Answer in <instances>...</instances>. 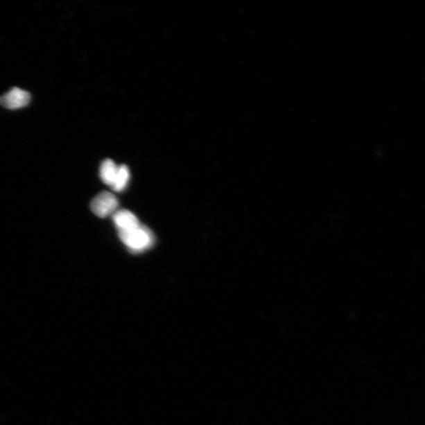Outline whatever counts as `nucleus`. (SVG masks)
Masks as SVG:
<instances>
[{"label":"nucleus","instance_id":"f257e3e1","mask_svg":"<svg viewBox=\"0 0 425 425\" xmlns=\"http://www.w3.org/2000/svg\"><path fill=\"white\" fill-rule=\"evenodd\" d=\"M121 241L134 254L143 253L155 243V236L148 227L142 225L130 231L119 232Z\"/></svg>","mask_w":425,"mask_h":425},{"label":"nucleus","instance_id":"f03ea898","mask_svg":"<svg viewBox=\"0 0 425 425\" xmlns=\"http://www.w3.org/2000/svg\"><path fill=\"white\" fill-rule=\"evenodd\" d=\"M119 200L108 191L102 192L92 201L91 209L96 216L106 218L118 211Z\"/></svg>","mask_w":425,"mask_h":425},{"label":"nucleus","instance_id":"7ed1b4c3","mask_svg":"<svg viewBox=\"0 0 425 425\" xmlns=\"http://www.w3.org/2000/svg\"><path fill=\"white\" fill-rule=\"evenodd\" d=\"M31 100L30 92L19 88H13L0 97V105L7 109L16 110L26 107Z\"/></svg>","mask_w":425,"mask_h":425},{"label":"nucleus","instance_id":"20e7f679","mask_svg":"<svg viewBox=\"0 0 425 425\" xmlns=\"http://www.w3.org/2000/svg\"><path fill=\"white\" fill-rule=\"evenodd\" d=\"M113 220L119 232L130 231L141 225L136 215L127 209H121L116 212L113 215Z\"/></svg>","mask_w":425,"mask_h":425},{"label":"nucleus","instance_id":"39448f33","mask_svg":"<svg viewBox=\"0 0 425 425\" xmlns=\"http://www.w3.org/2000/svg\"><path fill=\"white\" fill-rule=\"evenodd\" d=\"M119 167L112 160H105L101 166L100 173L102 182L112 187L116 176L118 174Z\"/></svg>","mask_w":425,"mask_h":425},{"label":"nucleus","instance_id":"423d86ee","mask_svg":"<svg viewBox=\"0 0 425 425\" xmlns=\"http://www.w3.org/2000/svg\"><path fill=\"white\" fill-rule=\"evenodd\" d=\"M130 180V171L129 168L125 165H122L119 167L117 176H116L114 182L112 185L114 191L121 192L124 191Z\"/></svg>","mask_w":425,"mask_h":425}]
</instances>
